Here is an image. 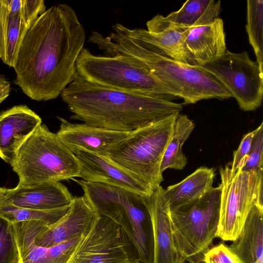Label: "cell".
I'll use <instances>...</instances> for the list:
<instances>
[{
  "instance_id": "obj_34",
  "label": "cell",
  "mask_w": 263,
  "mask_h": 263,
  "mask_svg": "<svg viewBox=\"0 0 263 263\" xmlns=\"http://www.w3.org/2000/svg\"><path fill=\"white\" fill-rule=\"evenodd\" d=\"M193 262V261H192ZM194 263H206L202 259V255L199 256L196 259V260L194 261Z\"/></svg>"
},
{
  "instance_id": "obj_17",
  "label": "cell",
  "mask_w": 263,
  "mask_h": 263,
  "mask_svg": "<svg viewBox=\"0 0 263 263\" xmlns=\"http://www.w3.org/2000/svg\"><path fill=\"white\" fill-rule=\"evenodd\" d=\"M42 119L27 106H14L0 113V157L10 163Z\"/></svg>"
},
{
  "instance_id": "obj_36",
  "label": "cell",
  "mask_w": 263,
  "mask_h": 263,
  "mask_svg": "<svg viewBox=\"0 0 263 263\" xmlns=\"http://www.w3.org/2000/svg\"><path fill=\"white\" fill-rule=\"evenodd\" d=\"M136 263H142V262H141L140 261H139L138 260Z\"/></svg>"
},
{
  "instance_id": "obj_12",
  "label": "cell",
  "mask_w": 263,
  "mask_h": 263,
  "mask_svg": "<svg viewBox=\"0 0 263 263\" xmlns=\"http://www.w3.org/2000/svg\"><path fill=\"white\" fill-rule=\"evenodd\" d=\"M100 215L84 196L74 197L67 213L57 222L45 226L35 236V244L51 247L75 237L86 235Z\"/></svg>"
},
{
  "instance_id": "obj_29",
  "label": "cell",
  "mask_w": 263,
  "mask_h": 263,
  "mask_svg": "<svg viewBox=\"0 0 263 263\" xmlns=\"http://www.w3.org/2000/svg\"><path fill=\"white\" fill-rule=\"evenodd\" d=\"M247 172H263V123L255 129L249 152L239 168Z\"/></svg>"
},
{
  "instance_id": "obj_14",
  "label": "cell",
  "mask_w": 263,
  "mask_h": 263,
  "mask_svg": "<svg viewBox=\"0 0 263 263\" xmlns=\"http://www.w3.org/2000/svg\"><path fill=\"white\" fill-rule=\"evenodd\" d=\"M21 263H67L83 235L75 237L51 247L37 246L36 235L46 226L37 220L12 223Z\"/></svg>"
},
{
  "instance_id": "obj_11",
  "label": "cell",
  "mask_w": 263,
  "mask_h": 263,
  "mask_svg": "<svg viewBox=\"0 0 263 263\" xmlns=\"http://www.w3.org/2000/svg\"><path fill=\"white\" fill-rule=\"evenodd\" d=\"M138 260L135 248L123 229L100 215L79 241L67 263H136Z\"/></svg>"
},
{
  "instance_id": "obj_35",
  "label": "cell",
  "mask_w": 263,
  "mask_h": 263,
  "mask_svg": "<svg viewBox=\"0 0 263 263\" xmlns=\"http://www.w3.org/2000/svg\"><path fill=\"white\" fill-rule=\"evenodd\" d=\"M5 99H6V98H0V104H1V103H2L4 100H5Z\"/></svg>"
},
{
  "instance_id": "obj_26",
  "label": "cell",
  "mask_w": 263,
  "mask_h": 263,
  "mask_svg": "<svg viewBox=\"0 0 263 263\" xmlns=\"http://www.w3.org/2000/svg\"><path fill=\"white\" fill-rule=\"evenodd\" d=\"M246 28L249 42L256 57V62L263 69L262 0L247 1Z\"/></svg>"
},
{
  "instance_id": "obj_7",
  "label": "cell",
  "mask_w": 263,
  "mask_h": 263,
  "mask_svg": "<svg viewBox=\"0 0 263 263\" xmlns=\"http://www.w3.org/2000/svg\"><path fill=\"white\" fill-rule=\"evenodd\" d=\"M179 115L157 118L130 132L110 151L108 158L154 191L163 180L161 162Z\"/></svg>"
},
{
  "instance_id": "obj_18",
  "label": "cell",
  "mask_w": 263,
  "mask_h": 263,
  "mask_svg": "<svg viewBox=\"0 0 263 263\" xmlns=\"http://www.w3.org/2000/svg\"><path fill=\"white\" fill-rule=\"evenodd\" d=\"M160 185L146 197L154 233V263H183L176 249L168 203Z\"/></svg>"
},
{
  "instance_id": "obj_16",
  "label": "cell",
  "mask_w": 263,
  "mask_h": 263,
  "mask_svg": "<svg viewBox=\"0 0 263 263\" xmlns=\"http://www.w3.org/2000/svg\"><path fill=\"white\" fill-rule=\"evenodd\" d=\"M74 197L60 181L8 189L0 200V205L38 210H49L69 206Z\"/></svg>"
},
{
  "instance_id": "obj_38",
  "label": "cell",
  "mask_w": 263,
  "mask_h": 263,
  "mask_svg": "<svg viewBox=\"0 0 263 263\" xmlns=\"http://www.w3.org/2000/svg\"><path fill=\"white\" fill-rule=\"evenodd\" d=\"M18 263H21V261H20H20H19Z\"/></svg>"
},
{
  "instance_id": "obj_9",
  "label": "cell",
  "mask_w": 263,
  "mask_h": 263,
  "mask_svg": "<svg viewBox=\"0 0 263 263\" xmlns=\"http://www.w3.org/2000/svg\"><path fill=\"white\" fill-rule=\"evenodd\" d=\"M221 189L217 237L233 241L239 235L255 204L263 205V172H233L228 164L219 169Z\"/></svg>"
},
{
  "instance_id": "obj_24",
  "label": "cell",
  "mask_w": 263,
  "mask_h": 263,
  "mask_svg": "<svg viewBox=\"0 0 263 263\" xmlns=\"http://www.w3.org/2000/svg\"><path fill=\"white\" fill-rule=\"evenodd\" d=\"M194 127V123L186 115L178 116L164 153L160 167L161 173L167 168L181 170L185 166L187 159L182 147Z\"/></svg>"
},
{
  "instance_id": "obj_27",
  "label": "cell",
  "mask_w": 263,
  "mask_h": 263,
  "mask_svg": "<svg viewBox=\"0 0 263 263\" xmlns=\"http://www.w3.org/2000/svg\"><path fill=\"white\" fill-rule=\"evenodd\" d=\"M69 205L57 209L38 210L8 204L0 205V216L12 223L37 220L50 226L57 222L67 213Z\"/></svg>"
},
{
  "instance_id": "obj_22",
  "label": "cell",
  "mask_w": 263,
  "mask_h": 263,
  "mask_svg": "<svg viewBox=\"0 0 263 263\" xmlns=\"http://www.w3.org/2000/svg\"><path fill=\"white\" fill-rule=\"evenodd\" d=\"M23 0H0V59L17 51L31 25L22 14Z\"/></svg>"
},
{
  "instance_id": "obj_33",
  "label": "cell",
  "mask_w": 263,
  "mask_h": 263,
  "mask_svg": "<svg viewBox=\"0 0 263 263\" xmlns=\"http://www.w3.org/2000/svg\"><path fill=\"white\" fill-rule=\"evenodd\" d=\"M8 189L5 187H0V200L5 195L8 191Z\"/></svg>"
},
{
  "instance_id": "obj_23",
  "label": "cell",
  "mask_w": 263,
  "mask_h": 263,
  "mask_svg": "<svg viewBox=\"0 0 263 263\" xmlns=\"http://www.w3.org/2000/svg\"><path fill=\"white\" fill-rule=\"evenodd\" d=\"M215 174L213 168L200 167L182 181L164 189L170 210L195 200L213 187Z\"/></svg>"
},
{
  "instance_id": "obj_3",
  "label": "cell",
  "mask_w": 263,
  "mask_h": 263,
  "mask_svg": "<svg viewBox=\"0 0 263 263\" xmlns=\"http://www.w3.org/2000/svg\"><path fill=\"white\" fill-rule=\"evenodd\" d=\"M113 32L104 36L92 31L88 42L96 45L105 55H121L136 59L163 82L178 89L184 104L205 99L233 97L214 77L170 58L153 45L129 33L126 27L117 23Z\"/></svg>"
},
{
  "instance_id": "obj_19",
  "label": "cell",
  "mask_w": 263,
  "mask_h": 263,
  "mask_svg": "<svg viewBox=\"0 0 263 263\" xmlns=\"http://www.w3.org/2000/svg\"><path fill=\"white\" fill-rule=\"evenodd\" d=\"M191 65L213 62L227 51L223 22L219 17L190 27L184 43Z\"/></svg>"
},
{
  "instance_id": "obj_30",
  "label": "cell",
  "mask_w": 263,
  "mask_h": 263,
  "mask_svg": "<svg viewBox=\"0 0 263 263\" xmlns=\"http://www.w3.org/2000/svg\"><path fill=\"white\" fill-rule=\"evenodd\" d=\"M202 259L206 263H239L229 247L222 242L209 248L202 254Z\"/></svg>"
},
{
  "instance_id": "obj_15",
  "label": "cell",
  "mask_w": 263,
  "mask_h": 263,
  "mask_svg": "<svg viewBox=\"0 0 263 263\" xmlns=\"http://www.w3.org/2000/svg\"><path fill=\"white\" fill-rule=\"evenodd\" d=\"M58 118L61 124L56 134L70 150L79 148L108 157L110 151L130 133L111 130L85 123H71L63 118Z\"/></svg>"
},
{
  "instance_id": "obj_5",
  "label": "cell",
  "mask_w": 263,
  "mask_h": 263,
  "mask_svg": "<svg viewBox=\"0 0 263 263\" xmlns=\"http://www.w3.org/2000/svg\"><path fill=\"white\" fill-rule=\"evenodd\" d=\"M10 164L18 176V186L73 179L80 171L73 152L42 123L21 146Z\"/></svg>"
},
{
  "instance_id": "obj_8",
  "label": "cell",
  "mask_w": 263,
  "mask_h": 263,
  "mask_svg": "<svg viewBox=\"0 0 263 263\" xmlns=\"http://www.w3.org/2000/svg\"><path fill=\"white\" fill-rule=\"evenodd\" d=\"M221 189L213 187L200 198L170 210L174 240L179 254L194 260L217 237Z\"/></svg>"
},
{
  "instance_id": "obj_25",
  "label": "cell",
  "mask_w": 263,
  "mask_h": 263,
  "mask_svg": "<svg viewBox=\"0 0 263 263\" xmlns=\"http://www.w3.org/2000/svg\"><path fill=\"white\" fill-rule=\"evenodd\" d=\"M220 1L188 0L177 11L172 12L165 20L170 23L190 28L196 23H204L218 17Z\"/></svg>"
},
{
  "instance_id": "obj_6",
  "label": "cell",
  "mask_w": 263,
  "mask_h": 263,
  "mask_svg": "<svg viewBox=\"0 0 263 263\" xmlns=\"http://www.w3.org/2000/svg\"><path fill=\"white\" fill-rule=\"evenodd\" d=\"M77 73L94 84L127 92L180 97L178 89L154 75L141 62L121 55H96L84 47L76 61Z\"/></svg>"
},
{
  "instance_id": "obj_1",
  "label": "cell",
  "mask_w": 263,
  "mask_h": 263,
  "mask_svg": "<svg viewBox=\"0 0 263 263\" xmlns=\"http://www.w3.org/2000/svg\"><path fill=\"white\" fill-rule=\"evenodd\" d=\"M85 39L84 27L71 7L61 4L46 10L21 44L13 66L15 83L32 100L56 99L76 74Z\"/></svg>"
},
{
  "instance_id": "obj_20",
  "label": "cell",
  "mask_w": 263,
  "mask_h": 263,
  "mask_svg": "<svg viewBox=\"0 0 263 263\" xmlns=\"http://www.w3.org/2000/svg\"><path fill=\"white\" fill-rule=\"evenodd\" d=\"M147 30L129 29L127 31L153 45L170 58L190 64L184 46L190 28L167 22L164 16L157 14L146 23Z\"/></svg>"
},
{
  "instance_id": "obj_37",
  "label": "cell",
  "mask_w": 263,
  "mask_h": 263,
  "mask_svg": "<svg viewBox=\"0 0 263 263\" xmlns=\"http://www.w3.org/2000/svg\"><path fill=\"white\" fill-rule=\"evenodd\" d=\"M190 263H194V262H192V261H190Z\"/></svg>"
},
{
  "instance_id": "obj_10",
  "label": "cell",
  "mask_w": 263,
  "mask_h": 263,
  "mask_svg": "<svg viewBox=\"0 0 263 263\" xmlns=\"http://www.w3.org/2000/svg\"><path fill=\"white\" fill-rule=\"evenodd\" d=\"M196 68L214 77L237 101L244 111H252L261 104L263 97V69L247 51L227 50L217 60Z\"/></svg>"
},
{
  "instance_id": "obj_32",
  "label": "cell",
  "mask_w": 263,
  "mask_h": 263,
  "mask_svg": "<svg viewBox=\"0 0 263 263\" xmlns=\"http://www.w3.org/2000/svg\"><path fill=\"white\" fill-rule=\"evenodd\" d=\"M9 82L2 74H0V98H7L10 92Z\"/></svg>"
},
{
  "instance_id": "obj_21",
  "label": "cell",
  "mask_w": 263,
  "mask_h": 263,
  "mask_svg": "<svg viewBox=\"0 0 263 263\" xmlns=\"http://www.w3.org/2000/svg\"><path fill=\"white\" fill-rule=\"evenodd\" d=\"M228 247L239 263H263V205L254 204L237 238Z\"/></svg>"
},
{
  "instance_id": "obj_2",
  "label": "cell",
  "mask_w": 263,
  "mask_h": 263,
  "mask_svg": "<svg viewBox=\"0 0 263 263\" xmlns=\"http://www.w3.org/2000/svg\"><path fill=\"white\" fill-rule=\"evenodd\" d=\"M61 97L71 119L95 126L132 132L157 118L179 113L181 104L165 98L133 93L90 82L77 72Z\"/></svg>"
},
{
  "instance_id": "obj_13",
  "label": "cell",
  "mask_w": 263,
  "mask_h": 263,
  "mask_svg": "<svg viewBox=\"0 0 263 263\" xmlns=\"http://www.w3.org/2000/svg\"><path fill=\"white\" fill-rule=\"evenodd\" d=\"M80 165L79 177L89 182L101 183L127 190L144 196L153 191L108 157L79 148L71 150Z\"/></svg>"
},
{
  "instance_id": "obj_28",
  "label": "cell",
  "mask_w": 263,
  "mask_h": 263,
  "mask_svg": "<svg viewBox=\"0 0 263 263\" xmlns=\"http://www.w3.org/2000/svg\"><path fill=\"white\" fill-rule=\"evenodd\" d=\"M20 255L12 223L0 216V263H18Z\"/></svg>"
},
{
  "instance_id": "obj_4",
  "label": "cell",
  "mask_w": 263,
  "mask_h": 263,
  "mask_svg": "<svg viewBox=\"0 0 263 263\" xmlns=\"http://www.w3.org/2000/svg\"><path fill=\"white\" fill-rule=\"evenodd\" d=\"M100 215L119 224L125 232L142 263H154V241L146 197L122 188L73 179Z\"/></svg>"
},
{
  "instance_id": "obj_31",
  "label": "cell",
  "mask_w": 263,
  "mask_h": 263,
  "mask_svg": "<svg viewBox=\"0 0 263 263\" xmlns=\"http://www.w3.org/2000/svg\"><path fill=\"white\" fill-rule=\"evenodd\" d=\"M254 133L255 130L245 135L238 148L234 152L233 161L229 163L233 172L237 171L244 163L249 152Z\"/></svg>"
}]
</instances>
